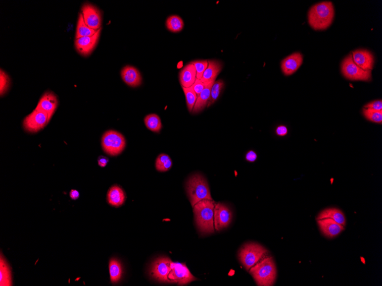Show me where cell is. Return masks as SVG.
<instances>
[{"instance_id":"obj_4","label":"cell","mask_w":382,"mask_h":286,"mask_svg":"<svg viewBox=\"0 0 382 286\" xmlns=\"http://www.w3.org/2000/svg\"><path fill=\"white\" fill-rule=\"evenodd\" d=\"M186 186V192L193 207L205 199L213 200L207 181L202 175L197 174L190 177Z\"/></svg>"},{"instance_id":"obj_36","label":"cell","mask_w":382,"mask_h":286,"mask_svg":"<svg viewBox=\"0 0 382 286\" xmlns=\"http://www.w3.org/2000/svg\"><path fill=\"white\" fill-rule=\"evenodd\" d=\"M195 93L198 95V97L202 92V91L205 89V85L202 82L201 80L197 79L195 81V83L192 86Z\"/></svg>"},{"instance_id":"obj_11","label":"cell","mask_w":382,"mask_h":286,"mask_svg":"<svg viewBox=\"0 0 382 286\" xmlns=\"http://www.w3.org/2000/svg\"><path fill=\"white\" fill-rule=\"evenodd\" d=\"M81 14L85 23L88 27L95 30L101 28L102 17L101 11L92 4L86 3L82 6Z\"/></svg>"},{"instance_id":"obj_33","label":"cell","mask_w":382,"mask_h":286,"mask_svg":"<svg viewBox=\"0 0 382 286\" xmlns=\"http://www.w3.org/2000/svg\"><path fill=\"white\" fill-rule=\"evenodd\" d=\"M196 68L197 70V79L201 80L204 73H205L208 66L207 60L194 61L191 62Z\"/></svg>"},{"instance_id":"obj_1","label":"cell","mask_w":382,"mask_h":286,"mask_svg":"<svg viewBox=\"0 0 382 286\" xmlns=\"http://www.w3.org/2000/svg\"><path fill=\"white\" fill-rule=\"evenodd\" d=\"M216 203L205 199L199 202L194 207L195 221L200 232L204 235L215 232L214 211Z\"/></svg>"},{"instance_id":"obj_34","label":"cell","mask_w":382,"mask_h":286,"mask_svg":"<svg viewBox=\"0 0 382 286\" xmlns=\"http://www.w3.org/2000/svg\"><path fill=\"white\" fill-rule=\"evenodd\" d=\"M0 93L2 95L3 94H5L9 88V86L10 84V79L7 74L1 70V73H0Z\"/></svg>"},{"instance_id":"obj_25","label":"cell","mask_w":382,"mask_h":286,"mask_svg":"<svg viewBox=\"0 0 382 286\" xmlns=\"http://www.w3.org/2000/svg\"><path fill=\"white\" fill-rule=\"evenodd\" d=\"M97 32V30L90 28L85 24L83 16H82L81 13L77 21L76 38L93 36Z\"/></svg>"},{"instance_id":"obj_32","label":"cell","mask_w":382,"mask_h":286,"mask_svg":"<svg viewBox=\"0 0 382 286\" xmlns=\"http://www.w3.org/2000/svg\"><path fill=\"white\" fill-rule=\"evenodd\" d=\"M363 114L367 120L372 121L373 123L381 124L382 123V110L377 111L369 109H364Z\"/></svg>"},{"instance_id":"obj_14","label":"cell","mask_w":382,"mask_h":286,"mask_svg":"<svg viewBox=\"0 0 382 286\" xmlns=\"http://www.w3.org/2000/svg\"><path fill=\"white\" fill-rule=\"evenodd\" d=\"M354 63L364 71H372L374 65V57L371 52L366 49H358L352 54Z\"/></svg>"},{"instance_id":"obj_5","label":"cell","mask_w":382,"mask_h":286,"mask_svg":"<svg viewBox=\"0 0 382 286\" xmlns=\"http://www.w3.org/2000/svg\"><path fill=\"white\" fill-rule=\"evenodd\" d=\"M267 253L261 245L255 243L245 245L238 253V259L247 270H250Z\"/></svg>"},{"instance_id":"obj_19","label":"cell","mask_w":382,"mask_h":286,"mask_svg":"<svg viewBox=\"0 0 382 286\" xmlns=\"http://www.w3.org/2000/svg\"><path fill=\"white\" fill-rule=\"evenodd\" d=\"M197 80V70L193 64L189 63L181 69L179 80L182 87H191Z\"/></svg>"},{"instance_id":"obj_12","label":"cell","mask_w":382,"mask_h":286,"mask_svg":"<svg viewBox=\"0 0 382 286\" xmlns=\"http://www.w3.org/2000/svg\"><path fill=\"white\" fill-rule=\"evenodd\" d=\"M232 213L223 203H216L214 211V226L217 231L227 227L231 223Z\"/></svg>"},{"instance_id":"obj_7","label":"cell","mask_w":382,"mask_h":286,"mask_svg":"<svg viewBox=\"0 0 382 286\" xmlns=\"http://www.w3.org/2000/svg\"><path fill=\"white\" fill-rule=\"evenodd\" d=\"M341 68L343 75L349 80L369 81L371 80V71H364L357 66L351 54L343 61Z\"/></svg>"},{"instance_id":"obj_24","label":"cell","mask_w":382,"mask_h":286,"mask_svg":"<svg viewBox=\"0 0 382 286\" xmlns=\"http://www.w3.org/2000/svg\"><path fill=\"white\" fill-rule=\"evenodd\" d=\"M109 270L111 282L118 283L123 274V268L118 259L112 258L109 263Z\"/></svg>"},{"instance_id":"obj_8","label":"cell","mask_w":382,"mask_h":286,"mask_svg":"<svg viewBox=\"0 0 382 286\" xmlns=\"http://www.w3.org/2000/svg\"><path fill=\"white\" fill-rule=\"evenodd\" d=\"M51 118L47 112L35 109L24 120L23 127L29 133H37L46 127Z\"/></svg>"},{"instance_id":"obj_15","label":"cell","mask_w":382,"mask_h":286,"mask_svg":"<svg viewBox=\"0 0 382 286\" xmlns=\"http://www.w3.org/2000/svg\"><path fill=\"white\" fill-rule=\"evenodd\" d=\"M303 61V55L299 52L289 55L281 63L282 72L285 76L292 75L302 66Z\"/></svg>"},{"instance_id":"obj_23","label":"cell","mask_w":382,"mask_h":286,"mask_svg":"<svg viewBox=\"0 0 382 286\" xmlns=\"http://www.w3.org/2000/svg\"><path fill=\"white\" fill-rule=\"evenodd\" d=\"M325 218H329L336 221L342 226L345 227L346 220L345 216L343 212L337 208H328V209L323 210L317 216V220L323 219Z\"/></svg>"},{"instance_id":"obj_28","label":"cell","mask_w":382,"mask_h":286,"mask_svg":"<svg viewBox=\"0 0 382 286\" xmlns=\"http://www.w3.org/2000/svg\"><path fill=\"white\" fill-rule=\"evenodd\" d=\"M1 285H12V276L10 267L5 259L1 256Z\"/></svg>"},{"instance_id":"obj_30","label":"cell","mask_w":382,"mask_h":286,"mask_svg":"<svg viewBox=\"0 0 382 286\" xmlns=\"http://www.w3.org/2000/svg\"><path fill=\"white\" fill-rule=\"evenodd\" d=\"M224 86V82L223 81L219 80L215 82L211 89V96L207 107L210 106L216 102L219 97L221 92H222Z\"/></svg>"},{"instance_id":"obj_21","label":"cell","mask_w":382,"mask_h":286,"mask_svg":"<svg viewBox=\"0 0 382 286\" xmlns=\"http://www.w3.org/2000/svg\"><path fill=\"white\" fill-rule=\"evenodd\" d=\"M208 66L204 73L201 81L204 84L212 81H215L221 71L222 70V64L217 60L208 61Z\"/></svg>"},{"instance_id":"obj_18","label":"cell","mask_w":382,"mask_h":286,"mask_svg":"<svg viewBox=\"0 0 382 286\" xmlns=\"http://www.w3.org/2000/svg\"><path fill=\"white\" fill-rule=\"evenodd\" d=\"M121 75L125 84L131 87H137L141 84V74L136 68L126 66L121 71Z\"/></svg>"},{"instance_id":"obj_39","label":"cell","mask_w":382,"mask_h":286,"mask_svg":"<svg viewBox=\"0 0 382 286\" xmlns=\"http://www.w3.org/2000/svg\"><path fill=\"white\" fill-rule=\"evenodd\" d=\"M108 162H109V159L104 156H100L98 158L99 165L102 167H106Z\"/></svg>"},{"instance_id":"obj_9","label":"cell","mask_w":382,"mask_h":286,"mask_svg":"<svg viewBox=\"0 0 382 286\" xmlns=\"http://www.w3.org/2000/svg\"><path fill=\"white\" fill-rule=\"evenodd\" d=\"M169 283H176L178 285L187 284L194 280H197L191 274L185 263L173 262L171 264V270L168 275Z\"/></svg>"},{"instance_id":"obj_40","label":"cell","mask_w":382,"mask_h":286,"mask_svg":"<svg viewBox=\"0 0 382 286\" xmlns=\"http://www.w3.org/2000/svg\"><path fill=\"white\" fill-rule=\"evenodd\" d=\"M70 197L73 200H77L78 198L80 197V193L79 192H78L76 190H72L71 191L70 194Z\"/></svg>"},{"instance_id":"obj_16","label":"cell","mask_w":382,"mask_h":286,"mask_svg":"<svg viewBox=\"0 0 382 286\" xmlns=\"http://www.w3.org/2000/svg\"><path fill=\"white\" fill-rule=\"evenodd\" d=\"M320 231L327 238L338 236L345 230V227L329 218L317 220Z\"/></svg>"},{"instance_id":"obj_26","label":"cell","mask_w":382,"mask_h":286,"mask_svg":"<svg viewBox=\"0 0 382 286\" xmlns=\"http://www.w3.org/2000/svg\"><path fill=\"white\" fill-rule=\"evenodd\" d=\"M145 123L148 129L156 133H159L162 128L161 120L157 115H148L145 119Z\"/></svg>"},{"instance_id":"obj_10","label":"cell","mask_w":382,"mask_h":286,"mask_svg":"<svg viewBox=\"0 0 382 286\" xmlns=\"http://www.w3.org/2000/svg\"><path fill=\"white\" fill-rule=\"evenodd\" d=\"M172 263L171 260L168 257L156 259L152 266V276L161 282L169 283L168 275L171 270Z\"/></svg>"},{"instance_id":"obj_38","label":"cell","mask_w":382,"mask_h":286,"mask_svg":"<svg viewBox=\"0 0 382 286\" xmlns=\"http://www.w3.org/2000/svg\"><path fill=\"white\" fill-rule=\"evenodd\" d=\"M276 133L277 136L281 137L285 136L288 133V129L285 126L281 125L276 128Z\"/></svg>"},{"instance_id":"obj_13","label":"cell","mask_w":382,"mask_h":286,"mask_svg":"<svg viewBox=\"0 0 382 286\" xmlns=\"http://www.w3.org/2000/svg\"><path fill=\"white\" fill-rule=\"evenodd\" d=\"M101 29L102 28L98 30L93 36L75 39L76 49L81 55L87 57L92 53L98 44L100 36H101Z\"/></svg>"},{"instance_id":"obj_37","label":"cell","mask_w":382,"mask_h":286,"mask_svg":"<svg viewBox=\"0 0 382 286\" xmlns=\"http://www.w3.org/2000/svg\"><path fill=\"white\" fill-rule=\"evenodd\" d=\"M258 157L257 153L253 150H250L246 155V159L247 161L254 162L257 160Z\"/></svg>"},{"instance_id":"obj_3","label":"cell","mask_w":382,"mask_h":286,"mask_svg":"<svg viewBox=\"0 0 382 286\" xmlns=\"http://www.w3.org/2000/svg\"><path fill=\"white\" fill-rule=\"evenodd\" d=\"M250 272L258 285L271 286L275 282L277 271L272 257L265 258L257 263L251 268Z\"/></svg>"},{"instance_id":"obj_2","label":"cell","mask_w":382,"mask_h":286,"mask_svg":"<svg viewBox=\"0 0 382 286\" xmlns=\"http://www.w3.org/2000/svg\"><path fill=\"white\" fill-rule=\"evenodd\" d=\"M335 11L331 2H324L312 6L308 14L311 27L315 30H325L332 23Z\"/></svg>"},{"instance_id":"obj_27","label":"cell","mask_w":382,"mask_h":286,"mask_svg":"<svg viewBox=\"0 0 382 286\" xmlns=\"http://www.w3.org/2000/svg\"><path fill=\"white\" fill-rule=\"evenodd\" d=\"M184 26V21L180 17L173 15L169 17L166 21V27L173 33H178L183 30Z\"/></svg>"},{"instance_id":"obj_31","label":"cell","mask_w":382,"mask_h":286,"mask_svg":"<svg viewBox=\"0 0 382 286\" xmlns=\"http://www.w3.org/2000/svg\"><path fill=\"white\" fill-rule=\"evenodd\" d=\"M185 94L186 106L189 112H193L195 103H196L198 95L195 93L192 86L191 87L185 88L182 87Z\"/></svg>"},{"instance_id":"obj_20","label":"cell","mask_w":382,"mask_h":286,"mask_svg":"<svg viewBox=\"0 0 382 286\" xmlns=\"http://www.w3.org/2000/svg\"><path fill=\"white\" fill-rule=\"evenodd\" d=\"M215 82V81H212L205 84V89H203L202 92L198 97L196 103H195L194 107L193 110L194 114L198 113V112L202 111L207 106L208 102L210 101L211 89Z\"/></svg>"},{"instance_id":"obj_35","label":"cell","mask_w":382,"mask_h":286,"mask_svg":"<svg viewBox=\"0 0 382 286\" xmlns=\"http://www.w3.org/2000/svg\"><path fill=\"white\" fill-rule=\"evenodd\" d=\"M364 109H369L377 111L382 110V101L381 100H376L371 102L364 106Z\"/></svg>"},{"instance_id":"obj_22","label":"cell","mask_w":382,"mask_h":286,"mask_svg":"<svg viewBox=\"0 0 382 286\" xmlns=\"http://www.w3.org/2000/svg\"><path fill=\"white\" fill-rule=\"evenodd\" d=\"M107 201L108 203L113 206L118 207L123 205L125 201V196L123 190L119 186H113L108 190Z\"/></svg>"},{"instance_id":"obj_29","label":"cell","mask_w":382,"mask_h":286,"mask_svg":"<svg viewBox=\"0 0 382 286\" xmlns=\"http://www.w3.org/2000/svg\"><path fill=\"white\" fill-rule=\"evenodd\" d=\"M172 161L169 155L166 154L159 155L156 159V168L159 171H167L172 167Z\"/></svg>"},{"instance_id":"obj_6","label":"cell","mask_w":382,"mask_h":286,"mask_svg":"<svg viewBox=\"0 0 382 286\" xmlns=\"http://www.w3.org/2000/svg\"><path fill=\"white\" fill-rule=\"evenodd\" d=\"M103 149L111 156L119 155L125 148L126 141L121 133L109 131L103 134L102 139Z\"/></svg>"},{"instance_id":"obj_17","label":"cell","mask_w":382,"mask_h":286,"mask_svg":"<svg viewBox=\"0 0 382 286\" xmlns=\"http://www.w3.org/2000/svg\"><path fill=\"white\" fill-rule=\"evenodd\" d=\"M59 105L57 96L51 92H46L41 97L36 109L47 112L50 116H53Z\"/></svg>"}]
</instances>
